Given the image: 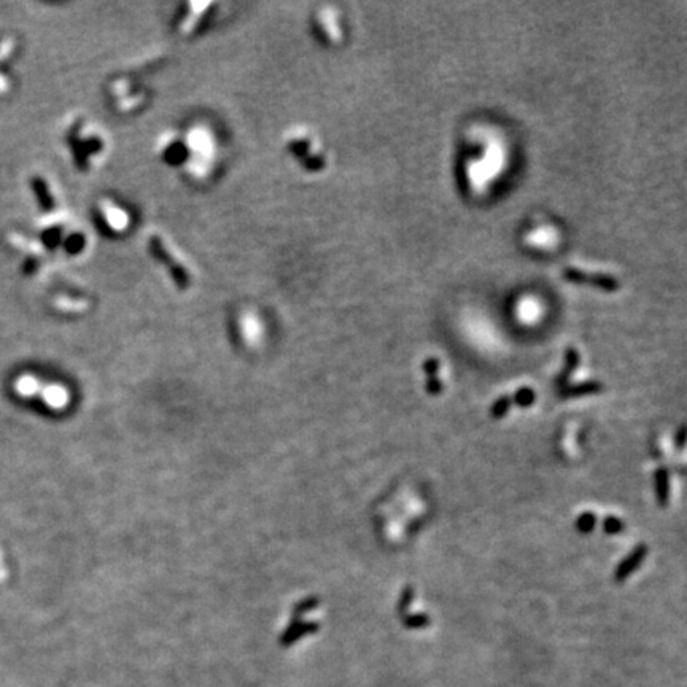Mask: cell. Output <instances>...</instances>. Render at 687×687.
Masks as SVG:
<instances>
[{
  "instance_id": "6da1fadb",
  "label": "cell",
  "mask_w": 687,
  "mask_h": 687,
  "mask_svg": "<svg viewBox=\"0 0 687 687\" xmlns=\"http://www.w3.org/2000/svg\"><path fill=\"white\" fill-rule=\"evenodd\" d=\"M182 137L188 151V161L182 171L191 182H207L218 166L220 143L215 131L204 123H192L182 132Z\"/></svg>"
},
{
  "instance_id": "7a4b0ae2",
  "label": "cell",
  "mask_w": 687,
  "mask_h": 687,
  "mask_svg": "<svg viewBox=\"0 0 687 687\" xmlns=\"http://www.w3.org/2000/svg\"><path fill=\"white\" fill-rule=\"evenodd\" d=\"M67 143L75 167L82 172H88L92 171L107 155L108 137L101 126L85 118H77L67 131Z\"/></svg>"
},
{
  "instance_id": "3957f363",
  "label": "cell",
  "mask_w": 687,
  "mask_h": 687,
  "mask_svg": "<svg viewBox=\"0 0 687 687\" xmlns=\"http://www.w3.org/2000/svg\"><path fill=\"white\" fill-rule=\"evenodd\" d=\"M147 250L161 264L177 290L185 291L192 285V269L180 250L162 232L151 229L147 236Z\"/></svg>"
},
{
  "instance_id": "277c9868",
  "label": "cell",
  "mask_w": 687,
  "mask_h": 687,
  "mask_svg": "<svg viewBox=\"0 0 687 687\" xmlns=\"http://www.w3.org/2000/svg\"><path fill=\"white\" fill-rule=\"evenodd\" d=\"M288 155L309 174H318L328 164L321 143L308 127H291L284 136Z\"/></svg>"
},
{
  "instance_id": "5b68a950",
  "label": "cell",
  "mask_w": 687,
  "mask_h": 687,
  "mask_svg": "<svg viewBox=\"0 0 687 687\" xmlns=\"http://www.w3.org/2000/svg\"><path fill=\"white\" fill-rule=\"evenodd\" d=\"M18 397L26 399H40L51 411H66L71 404V392L66 385L59 382H47L34 374L18 375L13 384Z\"/></svg>"
},
{
  "instance_id": "8992f818",
  "label": "cell",
  "mask_w": 687,
  "mask_h": 687,
  "mask_svg": "<svg viewBox=\"0 0 687 687\" xmlns=\"http://www.w3.org/2000/svg\"><path fill=\"white\" fill-rule=\"evenodd\" d=\"M234 333L247 350H258L266 340L264 317L255 308H240L234 315Z\"/></svg>"
},
{
  "instance_id": "52a82bcc",
  "label": "cell",
  "mask_w": 687,
  "mask_h": 687,
  "mask_svg": "<svg viewBox=\"0 0 687 687\" xmlns=\"http://www.w3.org/2000/svg\"><path fill=\"white\" fill-rule=\"evenodd\" d=\"M96 218L107 236L121 237L131 231L132 215L120 202L110 197H102L96 204Z\"/></svg>"
},
{
  "instance_id": "ba28073f",
  "label": "cell",
  "mask_w": 687,
  "mask_h": 687,
  "mask_svg": "<svg viewBox=\"0 0 687 687\" xmlns=\"http://www.w3.org/2000/svg\"><path fill=\"white\" fill-rule=\"evenodd\" d=\"M108 96L113 108L123 115H131L140 110L147 102V92L129 78H115L108 86Z\"/></svg>"
},
{
  "instance_id": "9c48e42d",
  "label": "cell",
  "mask_w": 687,
  "mask_h": 687,
  "mask_svg": "<svg viewBox=\"0 0 687 687\" xmlns=\"http://www.w3.org/2000/svg\"><path fill=\"white\" fill-rule=\"evenodd\" d=\"M155 151L167 167H174V169H184L188 161V151L182 132L172 129L162 132L156 140Z\"/></svg>"
},
{
  "instance_id": "30bf717a",
  "label": "cell",
  "mask_w": 687,
  "mask_h": 687,
  "mask_svg": "<svg viewBox=\"0 0 687 687\" xmlns=\"http://www.w3.org/2000/svg\"><path fill=\"white\" fill-rule=\"evenodd\" d=\"M214 7L215 3L212 2H186L184 12L177 18V32L182 37L195 36L204 27Z\"/></svg>"
},
{
  "instance_id": "8fae6325",
  "label": "cell",
  "mask_w": 687,
  "mask_h": 687,
  "mask_svg": "<svg viewBox=\"0 0 687 687\" xmlns=\"http://www.w3.org/2000/svg\"><path fill=\"white\" fill-rule=\"evenodd\" d=\"M314 29L325 45H338L342 40V27H340L338 12L333 7H321L315 12Z\"/></svg>"
},
{
  "instance_id": "7c38bea8",
  "label": "cell",
  "mask_w": 687,
  "mask_h": 687,
  "mask_svg": "<svg viewBox=\"0 0 687 687\" xmlns=\"http://www.w3.org/2000/svg\"><path fill=\"white\" fill-rule=\"evenodd\" d=\"M40 244L47 249L56 250L61 247L67 234V214L62 210H54L40 221Z\"/></svg>"
},
{
  "instance_id": "4fadbf2b",
  "label": "cell",
  "mask_w": 687,
  "mask_h": 687,
  "mask_svg": "<svg viewBox=\"0 0 687 687\" xmlns=\"http://www.w3.org/2000/svg\"><path fill=\"white\" fill-rule=\"evenodd\" d=\"M563 275H565L568 282H573V284L590 285L605 291H616L621 288V282L614 275L606 273H590V271L577 269L575 266H568Z\"/></svg>"
},
{
  "instance_id": "5bb4252c",
  "label": "cell",
  "mask_w": 687,
  "mask_h": 687,
  "mask_svg": "<svg viewBox=\"0 0 687 687\" xmlns=\"http://www.w3.org/2000/svg\"><path fill=\"white\" fill-rule=\"evenodd\" d=\"M54 309L66 315H82L90 310L91 301L85 296L59 295L53 301Z\"/></svg>"
},
{
  "instance_id": "9a60e30c",
  "label": "cell",
  "mask_w": 687,
  "mask_h": 687,
  "mask_svg": "<svg viewBox=\"0 0 687 687\" xmlns=\"http://www.w3.org/2000/svg\"><path fill=\"white\" fill-rule=\"evenodd\" d=\"M647 555V547L646 545H638L632 551L629 555H627L624 560H622L616 568L614 573V579L617 582H624L627 577H629L635 570H638L641 566L642 560H645Z\"/></svg>"
},
{
  "instance_id": "2e32d148",
  "label": "cell",
  "mask_w": 687,
  "mask_h": 687,
  "mask_svg": "<svg viewBox=\"0 0 687 687\" xmlns=\"http://www.w3.org/2000/svg\"><path fill=\"white\" fill-rule=\"evenodd\" d=\"M31 185H32L34 195H36L38 204H40L42 209L48 212V214H51V212L56 210V196H54L53 188H51V185L48 184V180L45 179V177H42V175L32 177Z\"/></svg>"
},
{
  "instance_id": "e0dca14e",
  "label": "cell",
  "mask_w": 687,
  "mask_h": 687,
  "mask_svg": "<svg viewBox=\"0 0 687 687\" xmlns=\"http://www.w3.org/2000/svg\"><path fill=\"white\" fill-rule=\"evenodd\" d=\"M88 245H90V239H88V234L83 229H68L61 244L62 250L71 256L85 253L88 250Z\"/></svg>"
},
{
  "instance_id": "ac0fdd59",
  "label": "cell",
  "mask_w": 687,
  "mask_h": 687,
  "mask_svg": "<svg viewBox=\"0 0 687 687\" xmlns=\"http://www.w3.org/2000/svg\"><path fill=\"white\" fill-rule=\"evenodd\" d=\"M603 390V384L600 380H586V382L565 385L560 390V398H582L589 397V395H597Z\"/></svg>"
},
{
  "instance_id": "d6986e66",
  "label": "cell",
  "mask_w": 687,
  "mask_h": 687,
  "mask_svg": "<svg viewBox=\"0 0 687 687\" xmlns=\"http://www.w3.org/2000/svg\"><path fill=\"white\" fill-rule=\"evenodd\" d=\"M579 352L575 347H568L566 349V352H565V366H563L562 369V373L558 374V377L555 379V385L557 387H560L563 388L565 385L568 384V380H570V377L573 374L576 373V369L577 366H579Z\"/></svg>"
},
{
  "instance_id": "ffe728a7",
  "label": "cell",
  "mask_w": 687,
  "mask_h": 687,
  "mask_svg": "<svg viewBox=\"0 0 687 687\" xmlns=\"http://www.w3.org/2000/svg\"><path fill=\"white\" fill-rule=\"evenodd\" d=\"M655 497L659 506H666L669 504L670 498V477H669V469L665 466H660L655 471Z\"/></svg>"
},
{
  "instance_id": "44dd1931",
  "label": "cell",
  "mask_w": 687,
  "mask_h": 687,
  "mask_svg": "<svg viewBox=\"0 0 687 687\" xmlns=\"http://www.w3.org/2000/svg\"><path fill=\"white\" fill-rule=\"evenodd\" d=\"M512 401L516 403L519 408H530L532 404L536 401V393L533 392L530 387H522L517 390L516 395H514Z\"/></svg>"
},
{
  "instance_id": "7402d4cb",
  "label": "cell",
  "mask_w": 687,
  "mask_h": 687,
  "mask_svg": "<svg viewBox=\"0 0 687 687\" xmlns=\"http://www.w3.org/2000/svg\"><path fill=\"white\" fill-rule=\"evenodd\" d=\"M414 597H415V590H414V587H412V586H406V587H404L403 592H401V597H399L398 605H397V611H398L399 614H401L403 617L408 614L409 608H411L412 601H414Z\"/></svg>"
},
{
  "instance_id": "603a6c76",
  "label": "cell",
  "mask_w": 687,
  "mask_h": 687,
  "mask_svg": "<svg viewBox=\"0 0 687 687\" xmlns=\"http://www.w3.org/2000/svg\"><path fill=\"white\" fill-rule=\"evenodd\" d=\"M511 404H512V399L508 397V395H504V397H500L497 399L495 403L492 404V409H490V414H492V417L493 419H503L504 415H506L509 412V409H511Z\"/></svg>"
},
{
  "instance_id": "cb8c5ba5",
  "label": "cell",
  "mask_w": 687,
  "mask_h": 687,
  "mask_svg": "<svg viewBox=\"0 0 687 687\" xmlns=\"http://www.w3.org/2000/svg\"><path fill=\"white\" fill-rule=\"evenodd\" d=\"M595 525H597V516L594 512L581 514L579 519H577V522H576L577 532L584 533V535H587V533H590L592 530H594Z\"/></svg>"
},
{
  "instance_id": "d4e9b609",
  "label": "cell",
  "mask_w": 687,
  "mask_h": 687,
  "mask_svg": "<svg viewBox=\"0 0 687 687\" xmlns=\"http://www.w3.org/2000/svg\"><path fill=\"white\" fill-rule=\"evenodd\" d=\"M404 627L408 629H425L429 625V617L427 614H406L403 617Z\"/></svg>"
},
{
  "instance_id": "484cf974",
  "label": "cell",
  "mask_w": 687,
  "mask_h": 687,
  "mask_svg": "<svg viewBox=\"0 0 687 687\" xmlns=\"http://www.w3.org/2000/svg\"><path fill=\"white\" fill-rule=\"evenodd\" d=\"M625 530V523L614 516H608L603 522V532L606 535H619Z\"/></svg>"
},
{
  "instance_id": "4316f807",
  "label": "cell",
  "mask_w": 687,
  "mask_h": 687,
  "mask_svg": "<svg viewBox=\"0 0 687 687\" xmlns=\"http://www.w3.org/2000/svg\"><path fill=\"white\" fill-rule=\"evenodd\" d=\"M14 48H16V40L12 37L0 42V64H3L10 56H12L14 53Z\"/></svg>"
},
{
  "instance_id": "83f0119b",
  "label": "cell",
  "mask_w": 687,
  "mask_h": 687,
  "mask_svg": "<svg viewBox=\"0 0 687 687\" xmlns=\"http://www.w3.org/2000/svg\"><path fill=\"white\" fill-rule=\"evenodd\" d=\"M425 390H427V393L432 395V397H438V395L442 393L444 385H442L441 380L438 379V375H434V377H428L427 379V384H425Z\"/></svg>"
},
{
  "instance_id": "f1b7e54d",
  "label": "cell",
  "mask_w": 687,
  "mask_h": 687,
  "mask_svg": "<svg viewBox=\"0 0 687 687\" xmlns=\"http://www.w3.org/2000/svg\"><path fill=\"white\" fill-rule=\"evenodd\" d=\"M439 366H441V362L436 357H429L428 360H425L423 363V371L427 374V377H434L439 373Z\"/></svg>"
},
{
  "instance_id": "f546056e",
  "label": "cell",
  "mask_w": 687,
  "mask_h": 687,
  "mask_svg": "<svg viewBox=\"0 0 687 687\" xmlns=\"http://www.w3.org/2000/svg\"><path fill=\"white\" fill-rule=\"evenodd\" d=\"M686 427L684 425H681V427L678 428V432H676L675 434V447L678 449V451H683L684 446H686Z\"/></svg>"
}]
</instances>
